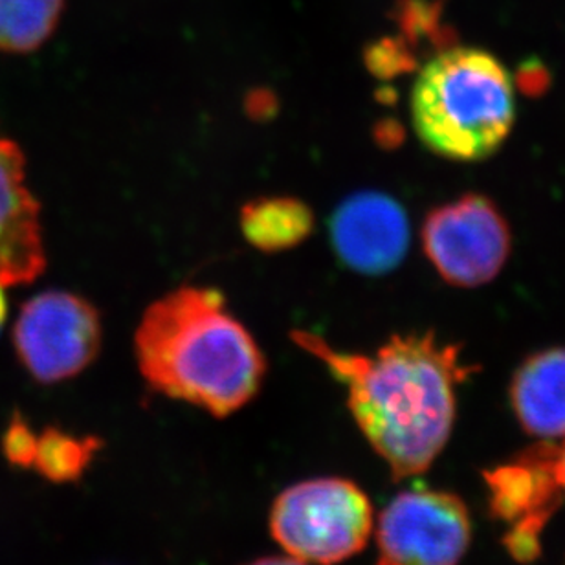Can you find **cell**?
Masks as SVG:
<instances>
[{"mask_svg": "<svg viewBox=\"0 0 565 565\" xmlns=\"http://www.w3.org/2000/svg\"><path fill=\"white\" fill-rule=\"evenodd\" d=\"M246 565H309L305 562L292 558V556H267V558H259V561L250 562Z\"/></svg>", "mask_w": 565, "mask_h": 565, "instance_id": "16", "label": "cell"}, {"mask_svg": "<svg viewBox=\"0 0 565 565\" xmlns=\"http://www.w3.org/2000/svg\"><path fill=\"white\" fill-rule=\"evenodd\" d=\"M518 423L539 439H565V348L533 354L511 384Z\"/></svg>", "mask_w": 565, "mask_h": 565, "instance_id": "10", "label": "cell"}, {"mask_svg": "<svg viewBox=\"0 0 565 565\" xmlns=\"http://www.w3.org/2000/svg\"><path fill=\"white\" fill-rule=\"evenodd\" d=\"M241 232L257 250H292L315 232V213L294 196H263L241 210Z\"/></svg>", "mask_w": 565, "mask_h": 565, "instance_id": "11", "label": "cell"}, {"mask_svg": "<svg viewBox=\"0 0 565 565\" xmlns=\"http://www.w3.org/2000/svg\"><path fill=\"white\" fill-rule=\"evenodd\" d=\"M65 0H0V52L30 54L57 30Z\"/></svg>", "mask_w": 565, "mask_h": 565, "instance_id": "12", "label": "cell"}, {"mask_svg": "<svg viewBox=\"0 0 565 565\" xmlns=\"http://www.w3.org/2000/svg\"><path fill=\"white\" fill-rule=\"evenodd\" d=\"M292 338L345 386L360 431L395 481L431 468L456 424L457 384L472 371L457 345L440 343L431 332H412L373 354H359L338 351L312 332Z\"/></svg>", "mask_w": 565, "mask_h": 565, "instance_id": "1", "label": "cell"}, {"mask_svg": "<svg viewBox=\"0 0 565 565\" xmlns=\"http://www.w3.org/2000/svg\"><path fill=\"white\" fill-rule=\"evenodd\" d=\"M274 540L305 564L337 565L365 550L375 531L373 505L345 478H315L276 498L268 518Z\"/></svg>", "mask_w": 565, "mask_h": 565, "instance_id": "4", "label": "cell"}, {"mask_svg": "<svg viewBox=\"0 0 565 565\" xmlns=\"http://www.w3.org/2000/svg\"><path fill=\"white\" fill-rule=\"evenodd\" d=\"M104 440L94 435H72L65 429L46 426L38 434L32 468L50 483H76L85 476Z\"/></svg>", "mask_w": 565, "mask_h": 565, "instance_id": "13", "label": "cell"}, {"mask_svg": "<svg viewBox=\"0 0 565 565\" xmlns=\"http://www.w3.org/2000/svg\"><path fill=\"white\" fill-rule=\"evenodd\" d=\"M423 246L440 278L476 288L505 267L511 230L494 202L478 193L435 207L423 226Z\"/></svg>", "mask_w": 565, "mask_h": 565, "instance_id": "7", "label": "cell"}, {"mask_svg": "<svg viewBox=\"0 0 565 565\" xmlns=\"http://www.w3.org/2000/svg\"><path fill=\"white\" fill-rule=\"evenodd\" d=\"M2 288H4V285L0 282V329L4 326L6 315H8V301H6L4 290H2Z\"/></svg>", "mask_w": 565, "mask_h": 565, "instance_id": "17", "label": "cell"}, {"mask_svg": "<svg viewBox=\"0 0 565 565\" xmlns=\"http://www.w3.org/2000/svg\"><path fill=\"white\" fill-rule=\"evenodd\" d=\"M135 349L151 390L221 419L245 408L267 375L262 348L215 288H177L154 301Z\"/></svg>", "mask_w": 565, "mask_h": 565, "instance_id": "2", "label": "cell"}, {"mask_svg": "<svg viewBox=\"0 0 565 565\" xmlns=\"http://www.w3.org/2000/svg\"><path fill=\"white\" fill-rule=\"evenodd\" d=\"M329 228L338 259L364 276L392 273L408 254V215L386 193L362 191L349 196L332 213Z\"/></svg>", "mask_w": 565, "mask_h": 565, "instance_id": "8", "label": "cell"}, {"mask_svg": "<svg viewBox=\"0 0 565 565\" xmlns=\"http://www.w3.org/2000/svg\"><path fill=\"white\" fill-rule=\"evenodd\" d=\"M376 565H459L472 542L461 498L443 490H404L375 523Z\"/></svg>", "mask_w": 565, "mask_h": 565, "instance_id": "6", "label": "cell"}, {"mask_svg": "<svg viewBox=\"0 0 565 565\" xmlns=\"http://www.w3.org/2000/svg\"><path fill=\"white\" fill-rule=\"evenodd\" d=\"M409 109L429 151L456 162H479L511 135L516 94L498 57L473 46H450L424 63Z\"/></svg>", "mask_w": 565, "mask_h": 565, "instance_id": "3", "label": "cell"}, {"mask_svg": "<svg viewBox=\"0 0 565 565\" xmlns=\"http://www.w3.org/2000/svg\"><path fill=\"white\" fill-rule=\"evenodd\" d=\"M26 160L15 141L0 140V282L26 285L46 267L39 202L26 185Z\"/></svg>", "mask_w": 565, "mask_h": 565, "instance_id": "9", "label": "cell"}, {"mask_svg": "<svg viewBox=\"0 0 565 565\" xmlns=\"http://www.w3.org/2000/svg\"><path fill=\"white\" fill-rule=\"evenodd\" d=\"M22 367L41 384L68 381L87 370L102 348V321L87 299L65 290L38 294L13 327Z\"/></svg>", "mask_w": 565, "mask_h": 565, "instance_id": "5", "label": "cell"}, {"mask_svg": "<svg viewBox=\"0 0 565 565\" xmlns=\"http://www.w3.org/2000/svg\"><path fill=\"white\" fill-rule=\"evenodd\" d=\"M38 434L24 420L21 414L11 417L4 435H2V454L6 461L17 468H32L33 451H35Z\"/></svg>", "mask_w": 565, "mask_h": 565, "instance_id": "14", "label": "cell"}, {"mask_svg": "<svg viewBox=\"0 0 565 565\" xmlns=\"http://www.w3.org/2000/svg\"><path fill=\"white\" fill-rule=\"evenodd\" d=\"M544 472L550 473L553 483L558 484L565 492V439L564 445L551 446L540 454L529 456Z\"/></svg>", "mask_w": 565, "mask_h": 565, "instance_id": "15", "label": "cell"}]
</instances>
